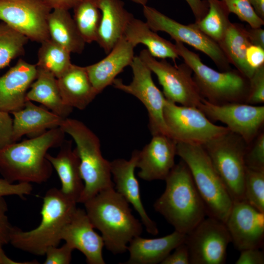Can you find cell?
I'll use <instances>...</instances> for the list:
<instances>
[{"mask_svg": "<svg viewBox=\"0 0 264 264\" xmlns=\"http://www.w3.org/2000/svg\"><path fill=\"white\" fill-rule=\"evenodd\" d=\"M65 132L57 127L0 150V173L11 183L41 184L50 177L53 167L47 159V151L60 147Z\"/></svg>", "mask_w": 264, "mask_h": 264, "instance_id": "obj_1", "label": "cell"}, {"mask_svg": "<svg viewBox=\"0 0 264 264\" xmlns=\"http://www.w3.org/2000/svg\"><path fill=\"white\" fill-rule=\"evenodd\" d=\"M83 204L94 228L101 232L104 246L113 254L126 252L130 241L140 236L142 223L114 187L100 191Z\"/></svg>", "mask_w": 264, "mask_h": 264, "instance_id": "obj_2", "label": "cell"}, {"mask_svg": "<svg viewBox=\"0 0 264 264\" xmlns=\"http://www.w3.org/2000/svg\"><path fill=\"white\" fill-rule=\"evenodd\" d=\"M165 189L154 204L175 230L187 234L206 216L204 202L189 169L181 159L164 180Z\"/></svg>", "mask_w": 264, "mask_h": 264, "instance_id": "obj_3", "label": "cell"}, {"mask_svg": "<svg viewBox=\"0 0 264 264\" xmlns=\"http://www.w3.org/2000/svg\"><path fill=\"white\" fill-rule=\"evenodd\" d=\"M76 204L60 189H49L43 198L40 224L28 231L13 227L9 243L33 255H45L48 247L58 246L62 241V231L76 209Z\"/></svg>", "mask_w": 264, "mask_h": 264, "instance_id": "obj_4", "label": "cell"}, {"mask_svg": "<svg viewBox=\"0 0 264 264\" xmlns=\"http://www.w3.org/2000/svg\"><path fill=\"white\" fill-rule=\"evenodd\" d=\"M73 139L80 160L84 189L78 203H84L100 191L114 187L110 162L103 156L98 136L84 123L68 117L60 126Z\"/></svg>", "mask_w": 264, "mask_h": 264, "instance_id": "obj_5", "label": "cell"}, {"mask_svg": "<svg viewBox=\"0 0 264 264\" xmlns=\"http://www.w3.org/2000/svg\"><path fill=\"white\" fill-rule=\"evenodd\" d=\"M179 57L193 71V79L203 98L216 105L245 103L249 91V79L236 69L218 71L204 64L198 54L175 41Z\"/></svg>", "mask_w": 264, "mask_h": 264, "instance_id": "obj_6", "label": "cell"}, {"mask_svg": "<svg viewBox=\"0 0 264 264\" xmlns=\"http://www.w3.org/2000/svg\"><path fill=\"white\" fill-rule=\"evenodd\" d=\"M176 154L189 169L207 216L225 222L233 201L203 145L177 142Z\"/></svg>", "mask_w": 264, "mask_h": 264, "instance_id": "obj_7", "label": "cell"}, {"mask_svg": "<svg viewBox=\"0 0 264 264\" xmlns=\"http://www.w3.org/2000/svg\"><path fill=\"white\" fill-rule=\"evenodd\" d=\"M247 145L230 131L203 145L233 202L245 200L244 155Z\"/></svg>", "mask_w": 264, "mask_h": 264, "instance_id": "obj_8", "label": "cell"}, {"mask_svg": "<svg viewBox=\"0 0 264 264\" xmlns=\"http://www.w3.org/2000/svg\"><path fill=\"white\" fill-rule=\"evenodd\" d=\"M163 118L168 136L177 143L203 145L230 131L214 124L198 107L178 106L167 99Z\"/></svg>", "mask_w": 264, "mask_h": 264, "instance_id": "obj_9", "label": "cell"}, {"mask_svg": "<svg viewBox=\"0 0 264 264\" xmlns=\"http://www.w3.org/2000/svg\"><path fill=\"white\" fill-rule=\"evenodd\" d=\"M139 57L156 75L167 100L182 106L198 107L203 98L188 65L184 62L173 66L165 59L158 61L147 49L141 51Z\"/></svg>", "mask_w": 264, "mask_h": 264, "instance_id": "obj_10", "label": "cell"}, {"mask_svg": "<svg viewBox=\"0 0 264 264\" xmlns=\"http://www.w3.org/2000/svg\"><path fill=\"white\" fill-rule=\"evenodd\" d=\"M146 22L155 32L163 31L175 41L186 44L208 56L221 71L231 69V65L218 43L193 23L181 24L155 8L143 6Z\"/></svg>", "mask_w": 264, "mask_h": 264, "instance_id": "obj_11", "label": "cell"}, {"mask_svg": "<svg viewBox=\"0 0 264 264\" xmlns=\"http://www.w3.org/2000/svg\"><path fill=\"white\" fill-rule=\"evenodd\" d=\"M130 66L133 78L126 85L120 79H115L112 85L119 90L132 94L139 99L146 109L149 118L148 127L152 135L163 134L168 136L163 118V109L166 99L156 86L152 71L139 56H134Z\"/></svg>", "mask_w": 264, "mask_h": 264, "instance_id": "obj_12", "label": "cell"}, {"mask_svg": "<svg viewBox=\"0 0 264 264\" xmlns=\"http://www.w3.org/2000/svg\"><path fill=\"white\" fill-rule=\"evenodd\" d=\"M184 242L190 264H224L231 240L224 222L207 216L186 234Z\"/></svg>", "mask_w": 264, "mask_h": 264, "instance_id": "obj_13", "label": "cell"}, {"mask_svg": "<svg viewBox=\"0 0 264 264\" xmlns=\"http://www.w3.org/2000/svg\"><path fill=\"white\" fill-rule=\"evenodd\" d=\"M52 9L45 0H0V20L41 43L50 39L47 18Z\"/></svg>", "mask_w": 264, "mask_h": 264, "instance_id": "obj_14", "label": "cell"}, {"mask_svg": "<svg viewBox=\"0 0 264 264\" xmlns=\"http://www.w3.org/2000/svg\"><path fill=\"white\" fill-rule=\"evenodd\" d=\"M210 121H220L249 144L262 130L264 106L245 103L212 104L203 98L198 107Z\"/></svg>", "mask_w": 264, "mask_h": 264, "instance_id": "obj_15", "label": "cell"}, {"mask_svg": "<svg viewBox=\"0 0 264 264\" xmlns=\"http://www.w3.org/2000/svg\"><path fill=\"white\" fill-rule=\"evenodd\" d=\"M224 223L231 242L238 251L263 247L264 213L246 200L233 202Z\"/></svg>", "mask_w": 264, "mask_h": 264, "instance_id": "obj_16", "label": "cell"}, {"mask_svg": "<svg viewBox=\"0 0 264 264\" xmlns=\"http://www.w3.org/2000/svg\"><path fill=\"white\" fill-rule=\"evenodd\" d=\"M150 142L138 151V176L146 181L165 180L175 165L177 142L169 136L152 135Z\"/></svg>", "mask_w": 264, "mask_h": 264, "instance_id": "obj_17", "label": "cell"}, {"mask_svg": "<svg viewBox=\"0 0 264 264\" xmlns=\"http://www.w3.org/2000/svg\"><path fill=\"white\" fill-rule=\"evenodd\" d=\"M138 152V150H134L129 160L118 158L110 162L114 188L132 205L139 215L147 232L156 235L158 233L157 226L149 217L144 208L141 201L139 183L134 174Z\"/></svg>", "mask_w": 264, "mask_h": 264, "instance_id": "obj_18", "label": "cell"}, {"mask_svg": "<svg viewBox=\"0 0 264 264\" xmlns=\"http://www.w3.org/2000/svg\"><path fill=\"white\" fill-rule=\"evenodd\" d=\"M85 210L77 208L62 232V240L81 252L88 264H105L102 255L104 242Z\"/></svg>", "mask_w": 264, "mask_h": 264, "instance_id": "obj_19", "label": "cell"}, {"mask_svg": "<svg viewBox=\"0 0 264 264\" xmlns=\"http://www.w3.org/2000/svg\"><path fill=\"white\" fill-rule=\"evenodd\" d=\"M36 76V65L21 59L0 76V110L11 113L22 109L27 90Z\"/></svg>", "mask_w": 264, "mask_h": 264, "instance_id": "obj_20", "label": "cell"}, {"mask_svg": "<svg viewBox=\"0 0 264 264\" xmlns=\"http://www.w3.org/2000/svg\"><path fill=\"white\" fill-rule=\"evenodd\" d=\"M134 47L123 36L106 57L86 66L89 80L98 94L112 85L124 68L130 66L134 57Z\"/></svg>", "mask_w": 264, "mask_h": 264, "instance_id": "obj_21", "label": "cell"}, {"mask_svg": "<svg viewBox=\"0 0 264 264\" xmlns=\"http://www.w3.org/2000/svg\"><path fill=\"white\" fill-rule=\"evenodd\" d=\"M55 156L47 154L46 157L56 171L60 178L61 192L77 203L84 189V182L80 172V160L72 141L65 140Z\"/></svg>", "mask_w": 264, "mask_h": 264, "instance_id": "obj_22", "label": "cell"}, {"mask_svg": "<svg viewBox=\"0 0 264 264\" xmlns=\"http://www.w3.org/2000/svg\"><path fill=\"white\" fill-rule=\"evenodd\" d=\"M98 7L101 18L96 42L108 54L123 37L133 16L121 0H98Z\"/></svg>", "mask_w": 264, "mask_h": 264, "instance_id": "obj_23", "label": "cell"}, {"mask_svg": "<svg viewBox=\"0 0 264 264\" xmlns=\"http://www.w3.org/2000/svg\"><path fill=\"white\" fill-rule=\"evenodd\" d=\"M186 234L175 230L170 234L154 239L138 236L128 244L129 260L123 264L161 263L176 247L184 242Z\"/></svg>", "mask_w": 264, "mask_h": 264, "instance_id": "obj_24", "label": "cell"}, {"mask_svg": "<svg viewBox=\"0 0 264 264\" xmlns=\"http://www.w3.org/2000/svg\"><path fill=\"white\" fill-rule=\"evenodd\" d=\"M13 119L12 140L16 142L24 135L38 136L46 131L60 127L64 118L51 111L26 101L24 107L11 113Z\"/></svg>", "mask_w": 264, "mask_h": 264, "instance_id": "obj_25", "label": "cell"}, {"mask_svg": "<svg viewBox=\"0 0 264 264\" xmlns=\"http://www.w3.org/2000/svg\"><path fill=\"white\" fill-rule=\"evenodd\" d=\"M57 81L64 103L72 108L85 109L98 94L89 80L86 67L72 64Z\"/></svg>", "mask_w": 264, "mask_h": 264, "instance_id": "obj_26", "label": "cell"}, {"mask_svg": "<svg viewBox=\"0 0 264 264\" xmlns=\"http://www.w3.org/2000/svg\"><path fill=\"white\" fill-rule=\"evenodd\" d=\"M30 88L26 95V101L40 103L64 119L72 111L73 108L63 101L57 79L49 71L37 67L36 78Z\"/></svg>", "mask_w": 264, "mask_h": 264, "instance_id": "obj_27", "label": "cell"}, {"mask_svg": "<svg viewBox=\"0 0 264 264\" xmlns=\"http://www.w3.org/2000/svg\"><path fill=\"white\" fill-rule=\"evenodd\" d=\"M123 37L134 47L139 44L145 45L154 58H169L174 62L179 58L175 44L159 36L146 22L134 17L128 23Z\"/></svg>", "mask_w": 264, "mask_h": 264, "instance_id": "obj_28", "label": "cell"}, {"mask_svg": "<svg viewBox=\"0 0 264 264\" xmlns=\"http://www.w3.org/2000/svg\"><path fill=\"white\" fill-rule=\"evenodd\" d=\"M47 18L50 39L70 53H81L86 42L68 10L54 9Z\"/></svg>", "mask_w": 264, "mask_h": 264, "instance_id": "obj_29", "label": "cell"}, {"mask_svg": "<svg viewBox=\"0 0 264 264\" xmlns=\"http://www.w3.org/2000/svg\"><path fill=\"white\" fill-rule=\"evenodd\" d=\"M218 44L230 65L249 79L255 70L248 66L246 59V50L251 44L246 28L241 24L231 22Z\"/></svg>", "mask_w": 264, "mask_h": 264, "instance_id": "obj_30", "label": "cell"}, {"mask_svg": "<svg viewBox=\"0 0 264 264\" xmlns=\"http://www.w3.org/2000/svg\"><path fill=\"white\" fill-rule=\"evenodd\" d=\"M208 10L200 21L193 23L199 30L219 43L223 38L231 22L230 14L224 3L220 0H206Z\"/></svg>", "mask_w": 264, "mask_h": 264, "instance_id": "obj_31", "label": "cell"}, {"mask_svg": "<svg viewBox=\"0 0 264 264\" xmlns=\"http://www.w3.org/2000/svg\"><path fill=\"white\" fill-rule=\"evenodd\" d=\"M73 9V20L86 43L96 42L101 18L98 0H81Z\"/></svg>", "mask_w": 264, "mask_h": 264, "instance_id": "obj_32", "label": "cell"}, {"mask_svg": "<svg viewBox=\"0 0 264 264\" xmlns=\"http://www.w3.org/2000/svg\"><path fill=\"white\" fill-rule=\"evenodd\" d=\"M41 44L36 66L49 71L58 79L72 65L71 53L50 39Z\"/></svg>", "mask_w": 264, "mask_h": 264, "instance_id": "obj_33", "label": "cell"}, {"mask_svg": "<svg viewBox=\"0 0 264 264\" xmlns=\"http://www.w3.org/2000/svg\"><path fill=\"white\" fill-rule=\"evenodd\" d=\"M28 39L2 22H0V69L9 65L12 60L24 53Z\"/></svg>", "mask_w": 264, "mask_h": 264, "instance_id": "obj_34", "label": "cell"}, {"mask_svg": "<svg viewBox=\"0 0 264 264\" xmlns=\"http://www.w3.org/2000/svg\"><path fill=\"white\" fill-rule=\"evenodd\" d=\"M244 197L249 204L264 213V171L246 168Z\"/></svg>", "mask_w": 264, "mask_h": 264, "instance_id": "obj_35", "label": "cell"}, {"mask_svg": "<svg viewBox=\"0 0 264 264\" xmlns=\"http://www.w3.org/2000/svg\"><path fill=\"white\" fill-rule=\"evenodd\" d=\"M227 7L230 13H234L242 21L247 22L253 28L260 27L264 20L255 12L249 0H220Z\"/></svg>", "mask_w": 264, "mask_h": 264, "instance_id": "obj_36", "label": "cell"}, {"mask_svg": "<svg viewBox=\"0 0 264 264\" xmlns=\"http://www.w3.org/2000/svg\"><path fill=\"white\" fill-rule=\"evenodd\" d=\"M244 162L247 168L264 171V132L262 130L247 145Z\"/></svg>", "mask_w": 264, "mask_h": 264, "instance_id": "obj_37", "label": "cell"}, {"mask_svg": "<svg viewBox=\"0 0 264 264\" xmlns=\"http://www.w3.org/2000/svg\"><path fill=\"white\" fill-rule=\"evenodd\" d=\"M249 91L245 103L260 105L264 102V65L258 68L249 79Z\"/></svg>", "mask_w": 264, "mask_h": 264, "instance_id": "obj_38", "label": "cell"}, {"mask_svg": "<svg viewBox=\"0 0 264 264\" xmlns=\"http://www.w3.org/2000/svg\"><path fill=\"white\" fill-rule=\"evenodd\" d=\"M74 249L65 243L60 247L57 246L48 247L45 253L44 264H69L72 259V253Z\"/></svg>", "mask_w": 264, "mask_h": 264, "instance_id": "obj_39", "label": "cell"}, {"mask_svg": "<svg viewBox=\"0 0 264 264\" xmlns=\"http://www.w3.org/2000/svg\"><path fill=\"white\" fill-rule=\"evenodd\" d=\"M32 186L29 183H11L4 178H0V197L17 196L24 198L32 191Z\"/></svg>", "mask_w": 264, "mask_h": 264, "instance_id": "obj_40", "label": "cell"}, {"mask_svg": "<svg viewBox=\"0 0 264 264\" xmlns=\"http://www.w3.org/2000/svg\"><path fill=\"white\" fill-rule=\"evenodd\" d=\"M7 204L4 197H0V249L9 243L13 227L9 221L7 212Z\"/></svg>", "mask_w": 264, "mask_h": 264, "instance_id": "obj_41", "label": "cell"}, {"mask_svg": "<svg viewBox=\"0 0 264 264\" xmlns=\"http://www.w3.org/2000/svg\"><path fill=\"white\" fill-rule=\"evenodd\" d=\"M12 129L13 119L9 113L0 110V150L14 143Z\"/></svg>", "mask_w": 264, "mask_h": 264, "instance_id": "obj_42", "label": "cell"}, {"mask_svg": "<svg viewBox=\"0 0 264 264\" xmlns=\"http://www.w3.org/2000/svg\"><path fill=\"white\" fill-rule=\"evenodd\" d=\"M170 253L161 264H190V255L188 247L184 242Z\"/></svg>", "mask_w": 264, "mask_h": 264, "instance_id": "obj_43", "label": "cell"}, {"mask_svg": "<svg viewBox=\"0 0 264 264\" xmlns=\"http://www.w3.org/2000/svg\"><path fill=\"white\" fill-rule=\"evenodd\" d=\"M236 264H264V253L260 248H248L240 251Z\"/></svg>", "mask_w": 264, "mask_h": 264, "instance_id": "obj_44", "label": "cell"}, {"mask_svg": "<svg viewBox=\"0 0 264 264\" xmlns=\"http://www.w3.org/2000/svg\"><path fill=\"white\" fill-rule=\"evenodd\" d=\"M246 59L248 66L256 70L264 65V48L251 44L246 50Z\"/></svg>", "mask_w": 264, "mask_h": 264, "instance_id": "obj_45", "label": "cell"}, {"mask_svg": "<svg viewBox=\"0 0 264 264\" xmlns=\"http://www.w3.org/2000/svg\"><path fill=\"white\" fill-rule=\"evenodd\" d=\"M190 6L195 18V22L200 21L207 14L208 5L206 0H185Z\"/></svg>", "mask_w": 264, "mask_h": 264, "instance_id": "obj_46", "label": "cell"}, {"mask_svg": "<svg viewBox=\"0 0 264 264\" xmlns=\"http://www.w3.org/2000/svg\"><path fill=\"white\" fill-rule=\"evenodd\" d=\"M249 41L252 45L264 48V30L260 27H245Z\"/></svg>", "mask_w": 264, "mask_h": 264, "instance_id": "obj_47", "label": "cell"}, {"mask_svg": "<svg viewBox=\"0 0 264 264\" xmlns=\"http://www.w3.org/2000/svg\"><path fill=\"white\" fill-rule=\"evenodd\" d=\"M52 9H62L68 10L74 7L81 0H45Z\"/></svg>", "mask_w": 264, "mask_h": 264, "instance_id": "obj_48", "label": "cell"}, {"mask_svg": "<svg viewBox=\"0 0 264 264\" xmlns=\"http://www.w3.org/2000/svg\"><path fill=\"white\" fill-rule=\"evenodd\" d=\"M255 12L264 20V0H249Z\"/></svg>", "mask_w": 264, "mask_h": 264, "instance_id": "obj_49", "label": "cell"}, {"mask_svg": "<svg viewBox=\"0 0 264 264\" xmlns=\"http://www.w3.org/2000/svg\"><path fill=\"white\" fill-rule=\"evenodd\" d=\"M133 2L140 4L142 6L146 5V3L148 0H131Z\"/></svg>", "mask_w": 264, "mask_h": 264, "instance_id": "obj_50", "label": "cell"}]
</instances>
